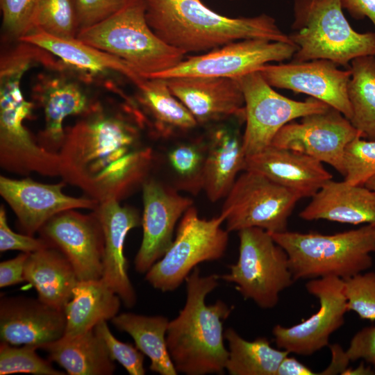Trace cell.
Returning <instances> with one entry per match:
<instances>
[{"label": "cell", "mask_w": 375, "mask_h": 375, "mask_svg": "<svg viewBox=\"0 0 375 375\" xmlns=\"http://www.w3.org/2000/svg\"><path fill=\"white\" fill-rule=\"evenodd\" d=\"M374 374H375V371L374 370L373 367L371 365L365 366V361L363 360L356 368L348 367L342 373V375H374Z\"/></svg>", "instance_id": "cell-48"}, {"label": "cell", "mask_w": 375, "mask_h": 375, "mask_svg": "<svg viewBox=\"0 0 375 375\" xmlns=\"http://www.w3.org/2000/svg\"><path fill=\"white\" fill-rule=\"evenodd\" d=\"M344 181L352 185H365L375 176V140L360 136L351 141L344 154Z\"/></svg>", "instance_id": "cell-37"}, {"label": "cell", "mask_w": 375, "mask_h": 375, "mask_svg": "<svg viewBox=\"0 0 375 375\" xmlns=\"http://www.w3.org/2000/svg\"><path fill=\"white\" fill-rule=\"evenodd\" d=\"M365 186L375 192V176L370 178L365 183Z\"/></svg>", "instance_id": "cell-49"}, {"label": "cell", "mask_w": 375, "mask_h": 375, "mask_svg": "<svg viewBox=\"0 0 375 375\" xmlns=\"http://www.w3.org/2000/svg\"><path fill=\"white\" fill-rule=\"evenodd\" d=\"M38 348L31 345L20 347L1 342L0 375L26 373L36 375H63L65 372L55 369L49 360L36 353Z\"/></svg>", "instance_id": "cell-36"}, {"label": "cell", "mask_w": 375, "mask_h": 375, "mask_svg": "<svg viewBox=\"0 0 375 375\" xmlns=\"http://www.w3.org/2000/svg\"><path fill=\"white\" fill-rule=\"evenodd\" d=\"M224 338L228 345L226 370L231 375H276L281 361L290 354L272 347L265 337L248 341L232 328L224 331Z\"/></svg>", "instance_id": "cell-32"}, {"label": "cell", "mask_w": 375, "mask_h": 375, "mask_svg": "<svg viewBox=\"0 0 375 375\" xmlns=\"http://www.w3.org/2000/svg\"><path fill=\"white\" fill-rule=\"evenodd\" d=\"M231 1H233V0H231Z\"/></svg>", "instance_id": "cell-50"}, {"label": "cell", "mask_w": 375, "mask_h": 375, "mask_svg": "<svg viewBox=\"0 0 375 375\" xmlns=\"http://www.w3.org/2000/svg\"><path fill=\"white\" fill-rule=\"evenodd\" d=\"M120 297L101 279L78 281L64 311L63 337L69 338L93 329L99 323L118 315Z\"/></svg>", "instance_id": "cell-29"}, {"label": "cell", "mask_w": 375, "mask_h": 375, "mask_svg": "<svg viewBox=\"0 0 375 375\" xmlns=\"http://www.w3.org/2000/svg\"><path fill=\"white\" fill-rule=\"evenodd\" d=\"M245 163L242 136L226 127L211 131L207 139L203 185L210 201L225 198L238 173L245 170Z\"/></svg>", "instance_id": "cell-28"}, {"label": "cell", "mask_w": 375, "mask_h": 375, "mask_svg": "<svg viewBox=\"0 0 375 375\" xmlns=\"http://www.w3.org/2000/svg\"><path fill=\"white\" fill-rule=\"evenodd\" d=\"M31 97L44 115V127L38 142L53 153H58L62 144L65 119L69 116L87 115L101 104L90 96L80 79L65 72L39 74L32 85Z\"/></svg>", "instance_id": "cell-15"}, {"label": "cell", "mask_w": 375, "mask_h": 375, "mask_svg": "<svg viewBox=\"0 0 375 375\" xmlns=\"http://www.w3.org/2000/svg\"><path fill=\"white\" fill-rule=\"evenodd\" d=\"M44 0H0L2 28L8 38L19 41L34 31Z\"/></svg>", "instance_id": "cell-38"}, {"label": "cell", "mask_w": 375, "mask_h": 375, "mask_svg": "<svg viewBox=\"0 0 375 375\" xmlns=\"http://www.w3.org/2000/svg\"><path fill=\"white\" fill-rule=\"evenodd\" d=\"M235 79L244 99L246 125L242 145L246 157L271 145L274 136L288 123L330 106L312 97L303 101L288 98L276 92L258 71Z\"/></svg>", "instance_id": "cell-10"}, {"label": "cell", "mask_w": 375, "mask_h": 375, "mask_svg": "<svg viewBox=\"0 0 375 375\" xmlns=\"http://www.w3.org/2000/svg\"><path fill=\"white\" fill-rule=\"evenodd\" d=\"M35 30L59 38H76L79 26L74 0H44L36 17Z\"/></svg>", "instance_id": "cell-35"}, {"label": "cell", "mask_w": 375, "mask_h": 375, "mask_svg": "<svg viewBox=\"0 0 375 375\" xmlns=\"http://www.w3.org/2000/svg\"><path fill=\"white\" fill-rule=\"evenodd\" d=\"M302 197L265 175L244 170L225 197L222 213L226 230L257 227L270 233L288 231V219Z\"/></svg>", "instance_id": "cell-9"}, {"label": "cell", "mask_w": 375, "mask_h": 375, "mask_svg": "<svg viewBox=\"0 0 375 375\" xmlns=\"http://www.w3.org/2000/svg\"><path fill=\"white\" fill-rule=\"evenodd\" d=\"M324 59L277 65L266 64L258 72L272 86L303 93L337 109L349 120L352 115L348 97L351 71L340 69Z\"/></svg>", "instance_id": "cell-16"}, {"label": "cell", "mask_w": 375, "mask_h": 375, "mask_svg": "<svg viewBox=\"0 0 375 375\" xmlns=\"http://www.w3.org/2000/svg\"><path fill=\"white\" fill-rule=\"evenodd\" d=\"M64 181L56 184L42 183L31 178L13 179L0 176V194L17 217L22 229L29 235L57 214L78 208L95 210L97 200L65 194Z\"/></svg>", "instance_id": "cell-18"}, {"label": "cell", "mask_w": 375, "mask_h": 375, "mask_svg": "<svg viewBox=\"0 0 375 375\" xmlns=\"http://www.w3.org/2000/svg\"><path fill=\"white\" fill-rule=\"evenodd\" d=\"M207 140L180 142L167 153L173 188L193 195L203 190Z\"/></svg>", "instance_id": "cell-34"}, {"label": "cell", "mask_w": 375, "mask_h": 375, "mask_svg": "<svg viewBox=\"0 0 375 375\" xmlns=\"http://www.w3.org/2000/svg\"><path fill=\"white\" fill-rule=\"evenodd\" d=\"M348 97L349 119L362 138L375 140V56L358 57L351 62Z\"/></svg>", "instance_id": "cell-33"}, {"label": "cell", "mask_w": 375, "mask_h": 375, "mask_svg": "<svg viewBox=\"0 0 375 375\" xmlns=\"http://www.w3.org/2000/svg\"><path fill=\"white\" fill-rule=\"evenodd\" d=\"M306 288L318 299L319 310L297 324L289 327L277 324L272 330L278 348L303 356L328 346L330 336L344 324L348 311L342 278L328 276L311 279Z\"/></svg>", "instance_id": "cell-12"}, {"label": "cell", "mask_w": 375, "mask_h": 375, "mask_svg": "<svg viewBox=\"0 0 375 375\" xmlns=\"http://www.w3.org/2000/svg\"><path fill=\"white\" fill-rule=\"evenodd\" d=\"M30 253L22 252L15 258L0 263V287L4 288L25 281L24 267Z\"/></svg>", "instance_id": "cell-44"}, {"label": "cell", "mask_w": 375, "mask_h": 375, "mask_svg": "<svg viewBox=\"0 0 375 375\" xmlns=\"http://www.w3.org/2000/svg\"><path fill=\"white\" fill-rule=\"evenodd\" d=\"M374 252H375V250H374Z\"/></svg>", "instance_id": "cell-51"}, {"label": "cell", "mask_w": 375, "mask_h": 375, "mask_svg": "<svg viewBox=\"0 0 375 375\" xmlns=\"http://www.w3.org/2000/svg\"><path fill=\"white\" fill-rule=\"evenodd\" d=\"M142 188L143 235L134 265L138 272L144 274L168 250L177 222L193 202L172 186L153 178H147Z\"/></svg>", "instance_id": "cell-17"}, {"label": "cell", "mask_w": 375, "mask_h": 375, "mask_svg": "<svg viewBox=\"0 0 375 375\" xmlns=\"http://www.w3.org/2000/svg\"><path fill=\"white\" fill-rule=\"evenodd\" d=\"M299 217L306 221L375 224V192L365 185L331 179L312 197Z\"/></svg>", "instance_id": "cell-25"}, {"label": "cell", "mask_w": 375, "mask_h": 375, "mask_svg": "<svg viewBox=\"0 0 375 375\" xmlns=\"http://www.w3.org/2000/svg\"><path fill=\"white\" fill-rule=\"evenodd\" d=\"M75 210L57 214L38 232L68 258L79 281L101 278L104 238L101 222L94 210L85 215Z\"/></svg>", "instance_id": "cell-14"}, {"label": "cell", "mask_w": 375, "mask_h": 375, "mask_svg": "<svg viewBox=\"0 0 375 375\" xmlns=\"http://www.w3.org/2000/svg\"><path fill=\"white\" fill-rule=\"evenodd\" d=\"M64 310L38 299L3 297L0 301L1 342L31 345L41 349L61 338L65 333Z\"/></svg>", "instance_id": "cell-19"}, {"label": "cell", "mask_w": 375, "mask_h": 375, "mask_svg": "<svg viewBox=\"0 0 375 375\" xmlns=\"http://www.w3.org/2000/svg\"><path fill=\"white\" fill-rule=\"evenodd\" d=\"M51 247L43 239L35 238L27 234H19L10 228L5 208H0V251H20L25 253H33L39 250Z\"/></svg>", "instance_id": "cell-42"}, {"label": "cell", "mask_w": 375, "mask_h": 375, "mask_svg": "<svg viewBox=\"0 0 375 375\" xmlns=\"http://www.w3.org/2000/svg\"><path fill=\"white\" fill-rule=\"evenodd\" d=\"M360 133L337 109L326 110L292 121L274 136L271 145L309 155L333 167L344 176V154L347 144Z\"/></svg>", "instance_id": "cell-13"}, {"label": "cell", "mask_w": 375, "mask_h": 375, "mask_svg": "<svg viewBox=\"0 0 375 375\" xmlns=\"http://www.w3.org/2000/svg\"><path fill=\"white\" fill-rule=\"evenodd\" d=\"M41 349L70 375H110L115 370V361L94 328L73 337L62 336Z\"/></svg>", "instance_id": "cell-30"}, {"label": "cell", "mask_w": 375, "mask_h": 375, "mask_svg": "<svg viewBox=\"0 0 375 375\" xmlns=\"http://www.w3.org/2000/svg\"><path fill=\"white\" fill-rule=\"evenodd\" d=\"M345 353L350 362L362 360L375 369V325L357 332Z\"/></svg>", "instance_id": "cell-43"}, {"label": "cell", "mask_w": 375, "mask_h": 375, "mask_svg": "<svg viewBox=\"0 0 375 375\" xmlns=\"http://www.w3.org/2000/svg\"><path fill=\"white\" fill-rule=\"evenodd\" d=\"M270 234L287 253L295 281L328 276L345 279L373 265L375 224L333 235L288 231Z\"/></svg>", "instance_id": "cell-4"}, {"label": "cell", "mask_w": 375, "mask_h": 375, "mask_svg": "<svg viewBox=\"0 0 375 375\" xmlns=\"http://www.w3.org/2000/svg\"><path fill=\"white\" fill-rule=\"evenodd\" d=\"M343 9L356 19L368 18L375 27V0H341Z\"/></svg>", "instance_id": "cell-45"}, {"label": "cell", "mask_w": 375, "mask_h": 375, "mask_svg": "<svg viewBox=\"0 0 375 375\" xmlns=\"http://www.w3.org/2000/svg\"><path fill=\"white\" fill-rule=\"evenodd\" d=\"M288 35L297 47L293 62L324 59L347 67L356 58L375 56V33L355 31L341 0H294Z\"/></svg>", "instance_id": "cell-5"}, {"label": "cell", "mask_w": 375, "mask_h": 375, "mask_svg": "<svg viewBox=\"0 0 375 375\" xmlns=\"http://www.w3.org/2000/svg\"><path fill=\"white\" fill-rule=\"evenodd\" d=\"M219 276H201L196 267L186 278V300L178 315L169 322L167 344L178 372L187 375L222 374L228 350L223 323L233 306L221 300L208 305L207 295L219 285Z\"/></svg>", "instance_id": "cell-3"}, {"label": "cell", "mask_w": 375, "mask_h": 375, "mask_svg": "<svg viewBox=\"0 0 375 375\" xmlns=\"http://www.w3.org/2000/svg\"><path fill=\"white\" fill-rule=\"evenodd\" d=\"M225 215L206 219L190 206L180 219L172 244L147 272L145 280L162 292L176 290L201 262L222 258L228 242V231L222 228Z\"/></svg>", "instance_id": "cell-8"}, {"label": "cell", "mask_w": 375, "mask_h": 375, "mask_svg": "<svg viewBox=\"0 0 375 375\" xmlns=\"http://www.w3.org/2000/svg\"><path fill=\"white\" fill-rule=\"evenodd\" d=\"M128 1L129 0H74L79 31L112 16Z\"/></svg>", "instance_id": "cell-41"}, {"label": "cell", "mask_w": 375, "mask_h": 375, "mask_svg": "<svg viewBox=\"0 0 375 375\" xmlns=\"http://www.w3.org/2000/svg\"><path fill=\"white\" fill-rule=\"evenodd\" d=\"M238 260L219 278L235 284L245 299L261 308H272L278 304L281 292L295 281L288 254L264 229L244 228L238 231Z\"/></svg>", "instance_id": "cell-7"}, {"label": "cell", "mask_w": 375, "mask_h": 375, "mask_svg": "<svg viewBox=\"0 0 375 375\" xmlns=\"http://www.w3.org/2000/svg\"><path fill=\"white\" fill-rule=\"evenodd\" d=\"M343 280L348 311L361 319L375 320V271L361 272Z\"/></svg>", "instance_id": "cell-39"}, {"label": "cell", "mask_w": 375, "mask_h": 375, "mask_svg": "<svg viewBox=\"0 0 375 375\" xmlns=\"http://www.w3.org/2000/svg\"><path fill=\"white\" fill-rule=\"evenodd\" d=\"M310 367L288 355L281 362L276 375H316Z\"/></svg>", "instance_id": "cell-47"}, {"label": "cell", "mask_w": 375, "mask_h": 375, "mask_svg": "<svg viewBox=\"0 0 375 375\" xmlns=\"http://www.w3.org/2000/svg\"><path fill=\"white\" fill-rule=\"evenodd\" d=\"M24 277L35 288L40 301L62 310L79 281L68 258L53 247L29 253Z\"/></svg>", "instance_id": "cell-27"}, {"label": "cell", "mask_w": 375, "mask_h": 375, "mask_svg": "<svg viewBox=\"0 0 375 375\" xmlns=\"http://www.w3.org/2000/svg\"><path fill=\"white\" fill-rule=\"evenodd\" d=\"M106 322L99 323L94 331L103 342L110 357L119 362L130 375H144V354L136 346L117 340Z\"/></svg>", "instance_id": "cell-40"}, {"label": "cell", "mask_w": 375, "mask_h": 375, "mask_svg": "<svg viewBox=\"0 0 375 375\" xmlns=\"http://www.w3.org/2000/svg\"><path fill=\"white\" fill-rule=\"evenodd\" d=\"M79 40L115 56L142 77L162 72L184 60V53L162 41L147 21L144 0H129L116 13L81 30Z\"/></svg>", "instance_id": "cell-6"}, {"label": "cell", "mask_w": 375, "mask_h": 375, "mask_svg": "<svg viewBox=\"0 0 375 375\" xmlns=\"http://www.w3.org/2000/svg\"><path fill=\"white\" fill-rule=\"evenodd\" d=\"M144 127L133 105L111 110L101 103L65 128L60 176L99 203L120 201L142 187L153 165V150L142 142Z\"/></svg>", "instance_id": "cell-1"}, {"label": "cell", "mask_w": 375, "mask_h": 375, "mask_svg": "<svg viewBox=\"0 0 375 375\" xmlns=\"http://www.w3.org/2000/svg\"><path fill=\"white\" fill-rule=\"evenodd\" d=\"M144 1L147 21L153 31L184 54L209 51L251 38L292 43L276 20L266 14L234 18L213 11L201 0Z\"/></svg>", "instance_id": "cell-2"}, {"label": "cell", "mask_w": 375, "mask_h": 375, "mask_svg": "<svg viewBox=\"0 0 375 375\" xmlns=\"http://www.w3.org/2000/svg\"><path fill=\"white\" fill-rule=\"evenodd\" d=\"M31 117L25 110H0V165L8 172L20 175L35 172L60 176L58 153L41 147L24 125Z\"/></svg>", "instance_id": "cell-23"}, {"label": "cell", "mask_w": 375, "mask_h": 375, "mask_svg": "<svg viewBox=\"0 0 375 375\" xmlns=\"http://www.w3.org/2000/svg\"><path fill=\"white\" fill-rule=\"evenodd\" d=\"M137 87L135 105L151 134L167 139L198 125L190 110L172 93L162 78H144Z\"/></svg>", "instance_id": "cell-26"}, {"label": "cell", "mask_w": 375, "mask_h": 375, "mask_svg": "<svg viewBox=\"0 0 375 375\" xmlns=\"http://www.w3.org/2000/svg\"><path fill=\"white\" fill-rule=\"evenodd\" d=\"M165 80L172 93L198 124L217 122L233 117L244 119V95L235 78L181 76Z\"/></svg>", "instance_id": "cell-20"}, {"label": "cell", "mask_w": 375, "mask_h": 375, "mask_svg": "<svg viewBox=\"0 0 375 375\" xmlns=\"http://www.w3.org/2000/svg\"><path fill=\"white\" fill-rule=\"evenodd\" d=\"M111 321L117 329L128 333L137 348L149 358L152 372L161 375L177 374L167 344L169 321L166 317L124 312Z\"/></svg>", "instance_id": "cell-31"}, {"label": "cell", "mask_w": 375, "mask_h": 375, "mask_svg": "<svg viewBox=\"0 0 375 375\" xmlns=\"http://www.w3.org/2000/svg\"><path fill=\"white\" fill-rule=\"evenodd\" d=\"M96 212L104 238L101 279L120 297L127 308L135 306L136 293L128 275L124 247L128 233L142 225L138 211L119 201L110 199L99 203Z\"/></svg>", "instance_id": "cell-21"}, {"label": "cell", "mask_w": 375, "mask_h": 375, "mask_svg": "<svg viewBox=\"0 0 375 375\" xmlns=\"http://www.w3.org/2000/svg\"><path fill=\"white\" fill-rule=\"evenodd\" d=\"M19 41L35 45L51 53L67 72L85 83L110 74H121L136 86L145 78L123 60L76 38H59L35 30Z\"/></svg>", "instance_id": "cell-22"}, {"label": "cell", "mask_w": 375, "mask_h": 375, "mask_svg": "<svg viewBox=\"0 0 375 375\" xmlns=\"http://www.w3.org/2000/svg\"><path fill=\"white\" fill-rule=\"evenodd\" d=\"M294 44L262 38L232 42L205 53L190 56L176 66L146 78L215 76L235 78L272 62L292 58Z\"/></svg>", "instance_id": "cell-11"}, {"label": "cell", "mask_w": 375, "mask_h": 375, "mask_svg": "<svg viewBox=\"0 0 375 375\" xmlns=\"http://www.w3.org/2000/svg\"><path fill=\"white\" fill-rule=\"evenodd\" d=\"M329 347L331 352V361L329 365L318 374H342L350 362L346 356L345 351L338 344H331Z\"/></svg>", "instance_id": "cell-46"}, {"label": "cell", "mask_w": 375, "mask_h": 375, "mask_svg": "<svg viewBox=\"0 0 375 375\" xmlns=\"http://www.w3.org/2000/svg\"><path fill=\"white\" fill-rule=\"evenodd\" d=\"M245 170L259 172L298 193L312 197L333 176L317 159L295 150L269 145L246 157Z\"/></svg>", "instance_id": "cell-24"}]
</instances>
